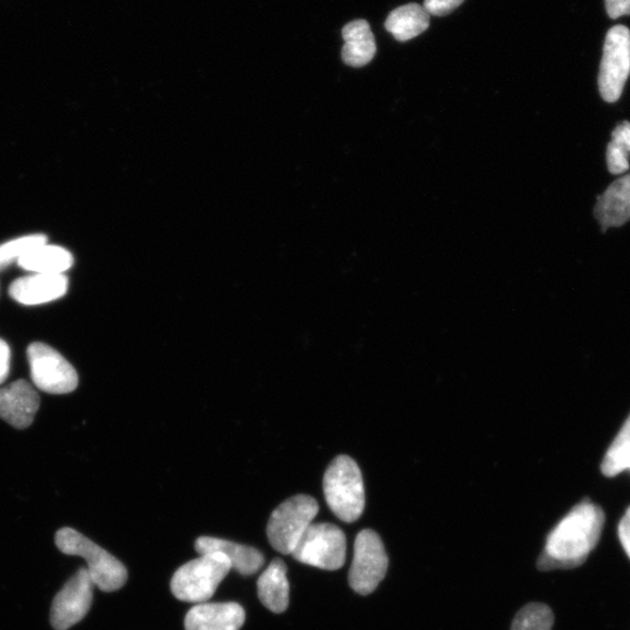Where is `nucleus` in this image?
<instances>
[{
  "instance_id": "b1692460",
  "label": "nucleus",
  "mask_w": 630,
  "mask_h": 630,
  "mask_svg": "<svg viewBox=\"0 0 630 630\" xmlns=\"http://www.w3.org/2000/svg\"><path fill=\"white\" fill-rule=\"evenodd\" d=\"M465 0H425L424 8L430 14L444 17V15L454 12Z\"/></svg>"
},
{
  "instance_id": "6e6552de",
  "label": "nucleus",
  "mask_w": 630,
  "mask_h": 630,
  "mask_svg": "<svg viewBox=\"0 0 630 630\" xmlns=\"http://www.w3.org/2000/svg\"><path fill=\"white\" fill-rule=\"evenodd\" d=\"M30 376L39 391L52 395L73 393L78 385L74 367L54 348L41 343L27 348Z\"/></svg>"
},
{
  "instance_id": "bb28decb",
  "label": "nucleus",
  "mask_w": 630,
  "mask_h": 630,
  "mask_svg": "<svg viewBox=\"0 0 630 630\" xmlns=\"http://www.w3.org/2000/svg\"><path fill=\"white\" fill-rule=\"evenodd\" d=\"M619 539L623 551L630 559V507L627 509L619 524Z\"/></svg>"
},
{
  "instance_id": "f257e3e1",
  "label": "nucleus",
  "mask_w": 630,
  "mask_h": 630,
  "mask_svg": "<svg viewBox=\"0 0 630 630\" xmlns=\"http://www.w3.org/2000/svg\"><path fill=\"white\" fill-rule=\"evenodd\" d=\"M605 512L590 499L576 506L546 540L541 571L570 570L583 565L602 538Z\"/></svg>"
},
{
  "instance_id": "aec40b11",
  "label": "nucleus",
  "mask_w": 630,
  "mask_h": 630,
  "mask_svg": "<svg viewBox=\"0 0 630 630\" xmlns=\"http://www.w3.org/2000/svg\"><path fill=\"white\" fill-rule=\"evenodd\" d=\"M630 459V415L616 440L609 446L602 464V472L607 478L617 477L627 470Z\"/></svg>"
},
{
  "instance_id": "0eeeda50",
  "label": "nucleus",
  "mask_w": 630,
  "mask_h": 630,
  "mask_svg": "<svg viewBox=\"0 0 630 630\" xmlns=\"http://www.w3.org/2000/svg\"><path fill=\"white\" fill-rule=\"evenodd\" d=\"M387 567L390 558L380 536L374 530H362L354 544L350 588L361 595L373 593L385 578Z\"/></svg>"
},
{
  "instance_id": "7ed1b4c3",
  "label": "nucleus",
  "mask_w": 630,
  "mask_h": 630,
  "mask_svg": "<svg viewBox=\"0 0 630 630\" xmlns=\"http://www.w3.org/2000/svg\"><path fill=\"white\" fill-rule=\"evenodd\" d=\"M55 544L62 554L83 557L87 561L86 569L95 586L101 591L114 592L125 585L127 570L124 565L78 531L72 528L60 529L55 535Z\"/></svg>"
},
{
  "instance_id": "4be33fe9",
  "label": "nucleus",
  "mask_w": 630,
  "mask_h": 630,
  "mask_svg": "<svg viewBox=\"0 0 630 630\" xmlns=\"http://www.w3.org/2000/svg\"><path fill=\"white\" fill-rule=\"evenodd\" d=\"M554 622L555 616L551 607L531 603L517 613L511 630H553Z\"/></svg>"
},
{
  "instance_id": "9d476101",
  "label": "nucleus",
  "mask_w": 630,
  "mask_h": 630,
  "mask_svg": "<svg viewBox=\"0 0 630 630\" xmlns=\"http://www.w3.org/2000/svg\"><path fill=\"white\" fill-rule=\"evenodd\" d=\"M94 581L87 569H79L55 595L51 623L55 630H69L87 616L94 596Z\"/></svg>"
},
{
  "instance_id": "dca6fc26",
  "label": "nucleus",
  "mask_w": 630,
  "mask_h": 630,
  "mask_svg": "<svg viewBox=\"0 0 630 630\" xmlns=\"http://www.w3.org/2000/svg\"><path fill=\"white\" fill-rule=\"evenodd\" d=\"M258 597L273 613H283L289 603V584L284 560L273 559L268 569L258 578Z\"/></svg>"
},
{
  "instance_id": "39448f33",
  "label": "nucleus",
  "mask_w": 630,
  "mask_h": 630,
  "mask_svg": "<svg viewBox=\"0 0 630 630\" xmlns=\"http://www.w3.org/2000/svg\"><path fill=\"white\" fill-rule=\"evenodd\" d=\"M319 512L314 497L296 495L285 501L270 516L268 539L274 551L282 555H293L306 530Z\"/></svg>"
},
{
  "instance_id": "a211bd4d",
  "label": "nucleus",
  "mask_w": 630,
  "mask_h": 630,
  "mask_svg": "<svg viewBox=\"0 0 630 630\" xmlns=\"http://www.w3.org/2000/svg\"><path fill=\"white\" fill-rule=\"evenodd\" d=\"M430 26V13L423 5L408 4L394 10L385 21V29L400 42L423 34Z\"/></svg>"
},
{
  "instance_id": "ddd939ff",
  "label": "nucleus",
  "mask_w": 630,
  "mask_h": 630,
  "mask_svg": "<svg viewBox=\"0 0 630 630\" xmlns=\"http://www.w3.org/2000/svg\"><path fill=\"white\" fill-rule=\"evenodd\" d=\"M246 621L244 607L236 603H203L189 609L186 630H239Z\"/></svg>"
},
{
  "instance_id": "6ab92c4d",
  "label": "nucleus",
  "mask_w": 630,
  "mask_h": 630,
  "mask_svg": "<svg viewBox=\"0 0 630 630\" xmlns=\"http://www.w3.org/2000/svg\"><path fill=\"white\" fill-rule=\"evenodd\" d=\"M17 263L26 271L57 274L70 270L74 257L67 249L46 244L27 252Z\"/></svg>"
},
{
  "instance_id": "4468645a",
  "label": "nucleus",
  "mask_w": 630,
  "mask_h": 630,
  "mask_svg": "<svg viewBox=\"0 0 630 630\" xmlns=\"http://www.w3.org/2000/svg\"><path fill=\"white\" fill-rule=\"evenodd\" d=\"M196 551L199 555L214 553L224 555L230 559L232 569L244 576L257 573L265 563L263 554L257 548L217 538L203 536L198 539Z\"/></svg>"
},
{
  "instance_id": "f8f14e48",
  "label": "nucleus",
  "mask_w": 630,
  "mask_h": 630,
  "mask_svg": "<svg viewBox=\"0 0 630 630\" xmlns=\"http://www.w3.org/2000/svg\"><path fill=\"white\" fill-rule=\"evenodd\" d=\"M69 277L63 273H34L14 281L10 297L26 306L42 305L62 298L69 291Z\"/></svg>"
},
{
  "instance_id": "cd10ccee",
  "label": "nucleus",
  "mask_w": 630,
  "mask_h": 630,
  "mask_svg": "<svg viewBox=\"0 0 630 630\" xmlns=\"http://www.w3.org/2000/svg\"><path fill=\"white\" fill-rule=\"evenodd\" d=\"M627 470H630V459H629V461H628V464H627Z\"/></svg>"
},
{
  "instance_id": "a878e982",
  "label": "nucleus",
  "mask_w": 630,
  "mask_h": 630,
  "mask_svg": "<svg viewBox=\"0 0 630 630\" xmlns=\"http://www.w3.org/2000/svg\"><path fill=\"white\" fill-rule=\"evenodd\" d=\"M606 10L612 20L630 15V0H606Z\"/></svg>"
},
{
  "instance_id": "20e7f679",
  "label": "nucleus",
  "mask_w": 630,
  "mask_h": 630,
  "mask_svg": "<svg viewBox=\"0 0 630 630\" xmlns=\"http://www.w3.org/2000/svg\"><path fill=\"white\" fill-rule=\"evenodd\" d=\"M231 570L232 564L224 555H200L174 573L171 591L177 601L197 605L207 603Z\"/></svg>"
},
{
  "instance_id": "9b49d317",
  "label": "nucleus",
  "mask_w": 630,
  "mask_h": 630,
  "mask_svg": "<svg viewBox=\"0 0 630 630\" xmlns=\"http://www.w3.org/2000/svg\"><path fill=\"white\" fill-rule=\"evenodd\" d=\"M40 397L34 385L25 380L0 387V418L15 429L24 430L34 423Z\"/></svg>"
},
{
  "instance_id": "5701e85b",
  "label": "nucleus",
  "mask_w": 630,
  "mask_h": 630,
  "mask_svg": "<svg viewBox=\"0 0 630 630\" xmlns=\"http://www.w3.org/2000/svg\"><path fill=\"white\" fill-rule=\"evenodd\" d=\"M47 244L44 234L27 235L7 242L0 246V271L5 270L12 263L18 262L30 250Z\"/></svg>"
},
{
  "instance_id": "1a4fd4ad",
  "label": "nucleus",
  "mask_w": 630,
  "mask_h": 630,
  "mask_svg": "<svg viewBox=\"0 0 630 630\" xmlns=\"http://www.w3.org/2000/svg\"><path fill=\"white\" fill-rule=\"evenodd\" d=\"M629 75L630 30L614 26L606 36L600 74V89L606 102L619 101Z\"/></svg>"
},
{
  "instance_id": "f03ea898",
  "label": "nucleus",
  "mask_w": 630,
  "mask_h": 630,
  "mask_svg": "<svg viewBox=\"0 0 630 630\" xmlns=\"http://www.w3.org/2000/svg\"><path fill=\"white\" fill-rule=\"evenodd\" d=\"M326 503L337 519L358 521L366 506L363 479L360 468L348 456L336 457L324 477Z\"/></svg>"
},
{
  "instance_id": "2eb2a0df",
  "label": "nucleus",
  "mask_w": 630,
  "mask_h": 630,
  "mask_svg": "<svg viewBox=\"0 0 630 630\" xmlns=\"http://www.w3.org/2000/svg\"><path fill=\"white\" fill-rule=\"evenodd\" d=\"M594 215L603 232L610 227H621L630 221V173L614 182L597 197Z\"/></svg>"
},
{
  "instance_id": "412c9836",
  "label": "nucleus",
  "mask_w": 630,
  "mask_h": 630,
  "mask_svg": "<svg viewBox=\"0 0 630 630\" xmlns=\"http://www.w3.org/2000/svg\"><path fill=\"white\" fill-rule=\"evenodd\" d=\"M630 122L620 123L612 133L607 147V165L612 174H622L629 170Z\"/></svg>"
},
{
  "instance_id": "f3484780",
  "label": "nucleus",
  "mask_w": 630,
  "mask_h": 630,
  "mask_svg": "<svg viewBox=\"0 0 630 630\" xmlns=\"http://www.w3.org/2000/svg\"><path fill=\"white\" fill-rule=\"evenodd\" d=\"M345 46L343 60L348 66L361 69L374 59L376 42L370 25L366 21H354L343 29Z\"/></svg>"
},
{
  "instance_id": "423d86ee",
  "label": "nucleus",
  "mask_w": 630,
  "mask_h": 630,
  "mask_svg": "<svg viewBox=\"0 0 630 630\" xmlns=\"http://www.w3.org/2000/svg\"><path fill=\"white\" fill-rule=\"evenodd\" d=\"M347 541L344 531L331 523L311 524L297 544L296 560L322 570L335 571L344 567Z\"/></svg>"
},
{
  "instance_id": "393cba45",
  "label": "nucleus",
  "mask_w": 630,
  "mask_h": 630,
  "mask_svg": "<svg viewBox=\"0 0 630 630\" xmlns=\"http://www.w3.org/2000/svg\"><path fill=\"white\" fill-rule=\"evenodd\" d=\"M11 349L3 338H0V384H3L10 374Z\"/></svg>"
}]
</instances>
